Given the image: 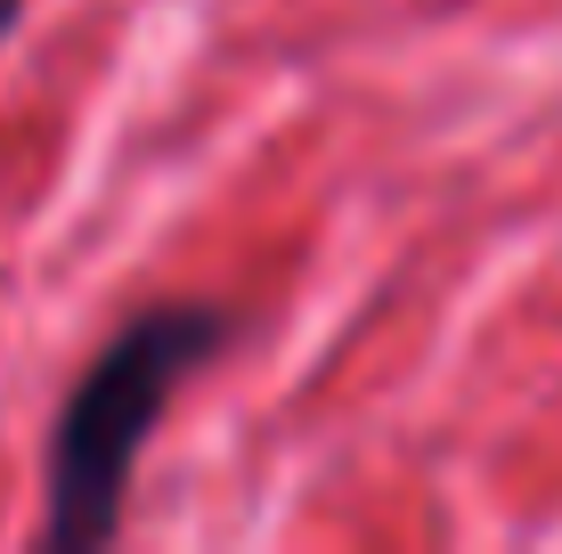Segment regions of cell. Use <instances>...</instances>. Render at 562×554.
<instances>
[{"label":"cell","instance_id":"1","mask_svg":"<svg viewBox=\"0 0 562 554\" xmlns=\"http://www.w3.org/2000/svg\"><path fill=\"white\" fill-rule=\"evenodd\" d=\"M228 342V318L204 302H164L139 310L131 327H114V342L82 368V384L66 392L49 432V530L42 539L57 554H90L123 530V489L139 465L147 432L164 425L171 392Z\"/></svg>","mask_w":562,"mask_h":554},{"label":"cell","instance_id":"2","mask_svg":"<svg viewBox=\"0 0 562 554\" xmlns=\"http://www.w3.org/2000/svg\"><path fill=\"white\" fill-rule=\"evenodd\" d=\"M9 25H16V0H0V42H9Z\"/></svg>","mask_w":562,"mask_h":554}]
</instances>
